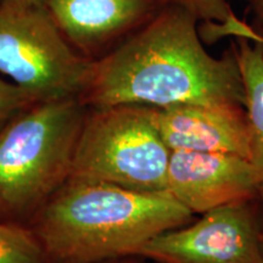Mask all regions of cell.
Masks as SVG:
<instances>
[{"mask_svg":"<svg viewBox=\"0 0 263 263\" xmlns=\"http://www.w3.org/2000/svg\"><path fill=\"white\" fill-rule=\"evenodd\" d=\"M250 9H251L252 20H254L251 28L257 34L263 35V0H252L250 3Z\"/></svg>","mask_w":263,"mask_h":263,"instance_id":"obj_15","label":"cell"},{"mask_svg":"<svg viewBox=\"0 0 263 263\" xmlns=\"http://www.w3.org/2000/svg\"><path fill=\"white\" fill-rule=\"evenodd\" d=\"M162 6L174 5L185 9L201 22L226 24L235 16L229 0H157ZM249 4L252 0H245Z\"/></svg>","mask_w":263,"mask_h":263,"instance_id":"obj_12","label":"cell"},{"mask_svg":"<svg viewBox=\"0 0 263 263\" xmlns=\"http://www.w3.org/2000/svg\"><path fill=\"white\" fill-rule=\"evenodd\" d=\"M194 218L167 192L70 178L27 226L50 263H97L137 256L156 235Z\"/></svg>","mask_w":263,"mask_h":263,"instance_id":"obj_2","label":"cell"},{"mask_svg":"<svg viewBox=\"0 0 263 263\" xmlns=\"http://www.w3.org/2000/svg\"><path fill=\"white\" fill-rule=\"evenodd\" d=\"M222 37H226V35H233V37H242L246 39H259V41L263 42V35H259L257 33L254 32V29L251 28V26L246 24V22L241 21V20L235 17L234 20L222 26L221 29Z\"/></svg>","mask_w":263,"mask_h":263,"instance_id":"obj_14","label":"cell"},{"mask_svg":"<svg viewBox=\"0 0 263 263\" xmlns=\"http://www.w3.org/2000/svg\"><path fill=\"white\" fill-rule=\"evenodd\" d=\"M68 43L89 60L112 50L162 8L157 0H44Z\"/></svg>","mask_w":263,"mask_h":263,"instance_id":"obj_9","label":"cell"},{"mask_svg":"<svg viewBox=\"0 0 263 263\" xmlns=\"http://www.w3.org/2000/svg\"><path fill=\"white\" fill-rule=\"evenodd\" d=\"M137 256L157 263H263L259 199L202 213L156 235Z\"/></svg>","mask_w":263,"mask_h":263,"instance_id":"obj_6","label":"cell"},{"mask_svg":"<svg viewBox=\"0 0 263 263\" xmlns=\"http://www.w3.org/2000/svg\"><path fill=\"white\" fill-rule=\"evenodd\" d=\"M154 122L171 151L232 154L250 160L248 112L240 104H176L153 106Z\"/></svg>","mask_w":263,"mask_h":263,"instance_id":"obj_8","label":"cell"},{"mask_svg":"<svg viewBox=\"0 0 263 263\" xmlns=\"http://www.w3.org/2000/svg\"><path fill=\"white\" fill-rule=\"evenodd\" d=\"M38 101L41 100L35 95L0 77V129Z\"/></svg>","mask_w":263,"mask_h":263,"instance_id":"obj_13","label":"cell"},{"mask_svg":"<svg viewBox=\"0 0 263 263\" xmlns=\"http://www.w3.org/2000/svg\"><path fill=\"white\" fill-rule=\"evenodd\" d=\"M88 106L41 100L0 129V219L26 223L71 178Z\"/></svg>","mask_w":263,"mask_h":263,"instance_id":"obj_3","label":"cell"},{"mask_svg":"<svg viewBox=\"0 0 263 263\" xmlns=\"http://www.w3.org/2000/svg\"><path fill=\"white\" fill-rule=\"evenodd\" d=\"M91 60L68 43L44 0H0V72L39 100L77 97Z\"/></svg>","mask_w":263,"mask_h":263,"instance_id":"obj_5","label":"cell"},{"mask_svg":"<svg viewBox=\"0 0 263 263\" xmlns=\"http://www.w3.org/2000/svg\"><path fill=\"white\" fill-rule=\"evenodd\" d=\"M0 263H50L31 227L0 219Z\"/></svg>","mask_w":263,"mask_h":263,"instance_id":"obj_11","label":"cell"},{"mask_svg":"<svg viewBox=\"0 0 263 263\" xmlns=\"http://www.w3.org/2000/svg\"><path fill=\"white\" fill-rule=\"evenodd\" d=\"M166 192L194 216L232 203L259 199L256 171L232 154L171 151Z\"/></svg>","mask_w":263,"mask_h":263,"instance_id":"obj_7","label":"cell"},{"mask_svg":"<svg viewBox=\"0 0 263 263\" xmlns=\"http://www.w3.org/2000/svg\"><path fill=\"white\" fill-rule=\"evenodd\" d=\"M197 18L162 6L117 47L91 61L80 100L88 107L137 104H240L245 90L235 49L219 58L205 49Z\"/></svg>","mask_w":263,"mask_h":263,"instance_id":"obj_1","label":"cell"},{"mask_svg":"<svg viewBox=\"0 0 263 263\" xmlns=\"http://www.w3.org/2000/svg\"><path fill=\"white\" fill-rule=\"evenodd\" d=\"M235 39L232 43L244 85L245 108L251 134L250 162L257 174L259 200L263 201V42L242 37Z\"/></svg>","mask_w":263,"mask_h":263,"instance_id":"obj_10","label":"cell"},{"mask_svg":"<svg viewBox=\"0 0 263 263\" xmlns=\"http://www.w3.org/2000/svg\"><path fill=\"white\" fill-rule=\"evenodd\" d=\"M97 263H145V259L139 257V256H128V257L108 259V261L97 262Z\"/></svg>","mask_w":263,"mask_h":263,"instance_id":"obj_16","label":"cell"},{"mask_svg":"<svg viewBox=\"0 0 263 263\" xmlns=\"http://www.w3.org/2000/svg\"><path fill=\"white\" fill-rule=\"evenodd\" d=\"M259 233H261V242L263 249V201L259 200Z\"/></svg>","mask_w":263,"mask_h":263,"instance_id":"obj_17","label":"cell"},{"mask_svg":"<svg viewBox=\"0 0 263 263\" xmlns=\"http://www.w3.org/2000/svg\"><path fill=\"white\" fill-rule=\"evenodd\" d=\"M170 155L154 122L153 106L88 107L71 178L166 192Z\"/></svg>","mask_w":263,"mask_h":263,"instance_id":"obj_4","label":"cell"}]
</instances>
